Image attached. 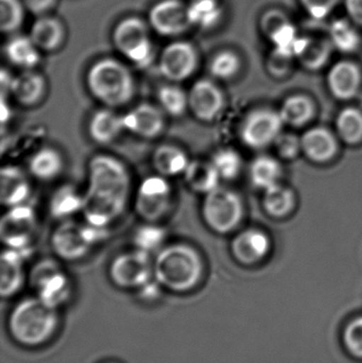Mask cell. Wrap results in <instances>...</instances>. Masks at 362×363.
Returning <instances> with one entry per match:
<instances>
[{
    "label": "cell",
    "instance_id": "12",
    "mask_svg": "<svg viewBox=\"0 0 362 363\" xmlns=\"http://www.w3.org/2000/svg\"><path fill=\"white\" fill-rule=\"evenodd\" d=\"M36 228V215L31 206L10 207L0 222V238L9 249H27Z\"/></svg>",
    "mask_w": 362,
    "mask_h": 363
},
{
    "label": "cell",
    "instance_id": "20",
    "mask_svg": "<svg viewBox=\"0 0 362 363\" xmlns=\"http://www.w3.org/2000/svg\"><path fill=\"white\" fill-rule=\"evenodd\" d=\"M334 49L329 38L301 36L293 46L295 59L308 70H319L324 67L333 55Z\"/></svg>",
    "mask_w": 362,
    "mask_h": 363
},
{
    "label": "cell",
    "instance_id": "47",
    "mask_svg": "<svg viewBox=\"0 0 362 363\" xmlns=\"http://www.w3.org/2000/svg\"><path fill=\"white\" fill-rule=\"evenodd\" d=\"M27 11L35 16L47 15L57 4V0H23Z\"/></svg>",
    "mask_w": 362,
    "mask_h": 363
},
{
    "label": "cell",
    "instance_id": "8",
    "mask_svg": "<svg viewBox=\"0 0 362 363\" xmlns=\"http://www.w3.org/2000/svg\"><path fill=\"white\" fill-rule=\"evenodd\" d=\"M172 204V188L165 177L155 174L144 179L136 192V213L144 221L155 223L163 219Z\"/></svg>",
    "mask_w": 362,
    "mask_h": 363
},
{
    "label": "cell",
    "instance_id": "7",
    "mask_svg": "<svg viewBox=\"0 0 362 363\" xmlns=\"http://www.w3.org/2000/svg\"><path fill=\"white\" fill-rule=\"evenodd\" d=\"M201 211L208 228L217 234L225 235L239 225L244 216V204L235 191L219 186L205 194Z\"/></svg>",
    "mask_w": 362,
    "mask_h": 363
},
{
    "label": "cell",
    "instance_id": "21",
    "mask_svg": "<svg viewBox=\"0 0 362 363\" xmlns=\"http://www.w3.org/2000/svg\"><path fill=\"white\" fill-rule=\"evenodd\" d=\"M302 152L317 164H324L334 159L338 151L335 135L327 128L307 130L301 138Z\"/></svg>",
    "mask_w": 362,
    "mask_h": 363
},
{
    "label": "cell",
    "instance_id": "22",
    "mask_svg": "<svg viewBox=\"0 0 362 363\" xmlns=\"http://www.w3.org/2000/svg\"><path fill=\"white\" fill-rule=\"evenodd\" d=\"M29 36L40 51L53 52L64 44L66 30L64 23L57 17L43 15L32 23Z\"/></svg>",
    "mask_w": 362,
    "mask_h": 363
},
{
    "label": "cell",
    "instance_id": "3",
    "mask_svg": "<svg viewBox=\"0 0 362 363\" xmlns=\"http://www.w3.org/2000/svg\"><path fill=\"white\" fill-rule=\"evenodd\" d=\"M89 93L106 108L125 106L135 95V79L130 68L114 57H102L87 70Z\"/></svg>",
    "mask_w": 362,
    "mask_h": 363
},
{
    "label": "cell",
    "instance_id": "5",
    "mask_svg": "<svg viewBox=\"0 0 362 363\" xmlns=\"http://www.w3.org/2000/svg\"><path fill=\"white\" fill-rule=\"evenodd\" d=\"M150 29L148 21L140 17H125L113 29V44L125 60L137 67H147L154 57Z\"/></svg>",
    "mask_w": 362,
    "mask_h": 363
},
{
    "label": "cell",
    "instance_id": "36",
    "mask_svg": "<svg viewBox=\"0 0 362 363\" xmlns=\"http://www.w3.org/2000/svg\"><path fill=\"white\" fill-rule=\"evenodd\" d=\"M83 196L72 186H63L53 194L49 204L50 213L57 219H65L82 211Z\"/></svg>",
    "mask_w": 362,
    "mask_h": 363
},
{
    "label": "cell",
    "instance_id": "26",
    "mask_svg": "<svg viewBox=\"0 0 362 363\" xmlns=\"http://www.w3.org/2000/svg\"><path fill=\"white\" fill-rule=\"evenodd\" d=\"M189 162L185 151L176 145H161L155 149L152 155V165L155 172L167 179L184 174Z\"/></svg>",
    "mask_w": 362,
    "mask_h": 363
},
{
    "label": "cell",
    "instance_id": "25",
    "mask_svg": "<svg viewBox=\"0 0 362 363\" xmlns=\"http://www.w3.org/2000/svg\"><path fill=\"white\" fill-rule=\"evenodd\" d=\"M125 130L123 115H119L111 108L97 111L89 119V134L97 144L114 142Z\"/></svg>",
    "mask_w": 362,
    "mask_h": 363
},
{
    "label": "cell",
    "instance_id": "11",
    "mask_svg": "<svg viewBox=\"0 0 362 363\" xmlns=\"http://www.w3.org/2000/svg\"><path fill=\"white\" fill-rule=\"evenodd\" d=\"M199 66V52L187 40H174L162 51L159 70L166 80L172 83L183 82L191 78Z\"/></svg>",
    "mask_w": 362,
    "mask_h": 363
},
{
    "label": "cell",
    "instance_id": "15",
    "mask_svg": "<svg viewBox=\"0 0 362 363\" xmlns=\"http://www.w3.org/2000/svg\"><path fill=\"white\" fill-rule=\"evenodd\" d=\"M225 106V96L220 87L210 79H200L188 91V110L203 123L215 121Z\"/></svg>",
    "mask_w": 362,
    "mask_h": 363
},
{
    "label": "cell",
    "instance_id": "29",
    "mask_svg": "<svg viewBox=\"0 0 362 363\" xmlns=\"http://www.w3.org/2000/svg\"><path fill=\"white\" fill-rule=\"evenodd\" d=\"M6 59L12 65L23 70H32L40 61V50L30 36H13L4 47Z\"/></svg>",
    "mask_w": 362,
    "mask_h": 363
},
{
    "label": "cell",
    "instance_id": "16",
    "mask_svg": "<svg viewBox=\"0 0 362 363\" xmlns=\"http://www.w3.org/2000/svg\"><path fill=\"white\" fill-rule=\"evenodd\" d=\"M259 30L272 46L293 51L300 36L298 28L289 15L278 8L268 9L261 14Z\"/></svg>",
    "mask_w": 362,
    "mask_h": 363
},
{
    "label": "cell",
    "instance_id": "46",
    "mask_svg": "<svg viewBox=\"0 0 362 363\" xmlns=\"http://www.w3.org/2000/svg\"><path fill=\"white\" fill-rule=\"evenodd\" d=\"M274 145L278 155L285 160L295 159L302 151L301 138H298L295 134H281L276 138Z\"/></svg>",
    "mask_w": 362,
    "mask_h": 363
},
{
    "label": "cell",
    "instance_id": "10",
    "mask_svg": "<svg viewBox=\"0 0 362 363\" xmlns=\"http://www.w3.org/2000/svg\"><path fill=\"white\" fill-rule=\"evenodd\" d=\"M153 262L150 254L140 250L125 252L113 259L110 277L121 288H142L150 283Z\"/></svg>",
    "mask_w": 362,
    "mask_h": 363
},
{
    "label": "cell",
    "instance_id": "37",
    "mask_svg": "<svg viewBox=\"0 0 362 363\" xmlns=\"http://www.w3.org/2000/svg\"><path fill=\"white\" fill-rule=\"evenodd\" d=\"M336 129L346 144H359L362 140V111L354 106L344 108L336 119Z\"/></svg>",
    "mask_w": 362,
    "mask_h": 363
},
{
    "label": "cell",
    "instance_id": "24",
    "mask_svg": "<svg viewBox=\"0 0 362 363\" xmlns=\"http://www.w3.org/2000/svg\"><path fill=\"white\" fill-rule=\"evenodd\" d=\"M0 199L4 207H14L25 204L30 196V183L25 172L16 166L8 165L2 168L0 174Z\"/></svg>",
    "mask_w": 362,
    "mask_h": 363
},
{
    "label": "cell",
    "instance_id": "30",
    "mask_svg": "<svg viewBox=\"0 0 362 363\" xmlns=\"http://www.w3.org/2000/svg\"><path fill=\"white\" fill-rule=\"evenodd\" d=\"M329 38L334 49L351 55L361 47L362 38L358 26L350 18L335 19L329 28Z\"/></svg>",
    "mask_w": 362,
    "mask_h": 363
},
{
    "label": "cell",
    "instance_id": "23",
    "mask_svg": "<svg viewBox=\"0 0 362 363\" xmlns=\"http://www.w3.org/2000/svg\"><path fill=\"white\" fill-rule=\"evenodd\" d=\"M46 80L42 74L33 70H23L13 77L10 94L21 106L26 108L38 106L46 93Z\"/></svg>",
    "mask_w": 362,
    "mask_h": 363
},
{
    "label": "cell",
    "instance_id": "48",
    "mask_svg": "<svg viewBox=\"0 0 362 363\" xmlns=\"http://www.w3.org/2000/svg\"><path fill=\"white\" fill-rule=\"evenodd\" d=\"M344 8L349 18L362 28V0H344Z\"/></svg>",
    "mask_w": 362,
    "mask_h": 363
},
{
    "label": "cell",
    "instance_id": "1",
    "mask_svg": "<svg viewBox=\"0 0 362 363\" xmlns=\"http://www.w3.org/2000/svg\"><path fill=\"white\" fill-rule=\"evenodd\" d=\"M131 178L123 162L112 155H95L87 169V187L82 213L87 223L106 228L127 206Z\"/></svg>",
    "mask_w": 362,
    "mask_h": 363
},
{
    "label": "cell",
    "instance_id": "35",
    "mask_svg": "<svg viewBox=\"0 0 362 363\" xmlns=\"http://www.w3.org/2000/svg\"><path fill=\"white\" fill-rule=\"evenodd\" d=\"M222 6L219 0H193L188 4L191 25L201 29H212L220 23Z\"/></svg>",
    "mask_w": 362,
    "mask_h": 363
},
{
    "label": "cell",
    "instance_id": "17",
    "mask_svg": "<svg viewBox=\"0 0 362 363\" xmlns=\"http://www.w3.org/2000/svg\"><path fill=\"white\" fill-rule=\"evenodd\" d=\"M123 121L127 131L146 140L159 138L166 125L163 110L147 102L138 104L123 115Z\"/></svg>",
    "mask_w": 362,
    "mask_h": 363
},
{
    "label": "cell",
    "instance_id": "18",
    "mask_svg": "<svg viewBox=\"0 0 362 363\" xmlns=\"http://www.w3.org/2000/svg\"><path fill=\"white\" fill-rule=\"evenodd\" d=\"M271 241L261 230L248 228L236 235L231 243V252L235 259L244 266L259 264L269 253Z\"/></svg>",
    "mask_w": 362,
    "mask_h": 363
},
{
    "label": "cell",
    "instance_id": "28",
    "mask_svg": "<svg viewBox=\"0 0 362 363\" xmlns=\"http://www.w3.org/2000/svg\"><path fill=\"white\" fill-rule=\"evenodd\" d=\"M183 176L191 189L204 196L220 186V176L212 162L191 161Z\"/></svg>",
    "mask_w": 362,
    "mask_h": 363
},
{
    "label": "cell",
    "instance_id": "49",
    "mask_svg": "<svg viewBox=\"0 0 362 363\" xmlns=\"http://www.w3.org/2000/svg\"><path fill=\"white\" fill-rule=\"evenodd\" d=\"M361 106H362V98H361Z\"/></svg>",
    "mask_w": 362,
    "mask_h": 363
},
{
    "label": "cell",
    "instance_id": "32",
    "mask_svg": "<svg viewBox=\"0 0 362 363\" xmlns=\"http://www.w3.org/2000/svg\"><path fill=\"white\" fill-rule=\"evenodd\" d=\"M278 113L285 125H289L291 127H303L314 117V102L307 96L295 94L286 98Z\"/></svg>",
    "mask_w": 362,
    "mask_h": 363
},
{
    "label": "cell",
    "instance_id": "40",
    "mask_svg": "<svg viewBox=\"0 0 362 363\" xmlns=\"http://www.w3.org/2000/svg\"><path fill=\"white\" fill-rule=\"evenodd\" d=\"M27 11L23 0H0V28L4 33L18 31Z\"/></svg>",
    "mask_w": 362,
    "mask_h": 363
},
{
    "label": "cell",
    "instance_id": "34",
    "mask_svg": "<svg viewBox=\"0 0 362 363\" xmlns=\"http://www.w3.org/2000/svg\"><path fill=\"white\" fill-rule=\"evenodd\" d=\"M264 191L263 206L271 217H286L295 208V196L290 188L276 184Z\"/></svg>",
    "mask_w": 362,
    "mask_h": 363
},
{
    "label": "cell",
    "instance_id": "31",
    "mask_svg": "<svg viewBox=\"0 0 362 363\" xmlns=\"http://www.w3.org/2000/svg\"><path fill=\"white\" fill-rule=\"evenodd\" d=\"M64 167L61 153L50 147H44L33 153L29 160L30 174L40 181H52L61 174Z\"/></svg>",
    "mask_w": 362,
    "mask_h": 363
},
{
    "label": "cell",
    "instance_id": "41",
    "mask_svg": "<svg viewBox=\"0 0 362 363\" xmlns=\"http://www.w3.org/2000/svg\"><path fill=\"white\" fill-rule=\"evenodd\" d=\"M210 162L218 172L221 180H234L239 176L242 169V157L234 149H220L213 155Z\"/></svg>",
    "mask_w": 362,
    "mask_h": 363
},
{
    "label": "cell",
    "instance_id": "6",
    "mask_svg": "<svg viewBox=\"0 0 362 363\" xmlns=\"http://www.w3.org/2000/svg\"><path fill=\"white\" fill-rule=\"evenodd\" d=\"M106 228L91 224L64 221L51 235V247L62 259L78 260L84 257L96 243L106 237Z\"/></svg>",
    "mask_w": 362,
    "mask_h": 363
},
{
    "label": "cell",
    "instance_id": "38",
    "mask_svg": "<svg viewBox=\"0 0 362 363\" xmlns=\"http://www.w3.org/2000/svg\"><path fill=\"white\" fill-rule=\"evenodd\" d=\"M157 101L163 112L171 117H181L188 110V93L176 84L159 87Z\"/></svg>",
    "mask_w": 362,
    "mask_h": 363
},
{
    "label": "cell",
    "instance_id": "50",
    "mask_svg": "<svg viewBox=\"0 0 362 363\" xmlns=\"http://www.w3.org/2000/svg\"><path fill=\"white\" fill-rule=\"evenodd\" d=\"M189 1H193V0H189Z\"/></svg>",
    "mask_w": 362,
    "mask_h": 363
},
{
    "label": "cell",
    "instance_id": "4",
    "mask_svg": "<svg viewBox=\"0 0 362 363\" xmlns=\"http://www.w3.org/2000/svg\"><path fill=\"white\" fill-rule=\"evenodd\" d=\"M55 309L40 298L21 301L11 313L10 330L13 337L29 347L46 342L57 330Z\"/></svg>",
    "mask_w": 362,
    "mask_h": 363
},
{
    "label": "cell",
    "instance_id": "44",
    "mask_svg": "<svg viewBox=\"0 0 362 363\" xmlns=\"http://www.w3.org/2000/svg\"><path fill=\"white\" fill-rule=\"evenodd\" d=\"M299 2L310 18L323 21L333 14L341 0H299Z\"/></svg>",
    "mask_w": 362,
    "mask_h": 363
},
{
    "label": "cell",
    "instance_id": "14",
    "mask_svg": "<svg viewBox=\"0 0 362 363\" xmlns=\"http://www.w3.org/2000/svg\"><path fill=\"white\" fill-rule=\"evenodd\" d=\"M148 23L153 31L165 38L182 35L191 27L188 4L182 0H159L148 13Z\"/></svg>",
    "mask_w": 362,
    "mask_h": 363
},
{
    "label": "cell",
    "instance_id": "13",
    "mask_svg": "<svg viewBox=\"0 0 362 363\" xmlns=\"http://www.w3.org/2000/svg\"><path fill=\"white\" fill-rule=\"evenodd\" d=\"M31 281L38 291V298L57 308L67 300L70 284L61 267L51 259L38 262L32 269Z\"/></svg>",
    "mask_w": 362,
    "mask_h": 363
},
{
    "label": "cell",
    "instance_id": "27",
    "mask_svg": "<svg viewBox=\"0 0 362 363\" xmlns=\"http://www.w3.org/2000/svg\"><path fill=\"white\" fill-rule=\"evenodd\" d=\"M1 279L0 291L4 296H11L21 289L25 279L23 274V255L21 251L6 249L2 252Z\"/></svg>",
    "mask_w": 362,
    "mask_h": 363
},
{
    "label": "cell",
    "instance_id": "9",
    "mask_svg": "<svg viewBox=\"0 0 362 363\" xmlns=\"http://www.w3.org/2000/svg\"><path fill=\"white\" fill-rule=\"evenodd\" d=\"M280 113L257 108L247 115L240 125V140L251 149H263L274 144L284 125Z\"/></svg>",
    "mask_w": 362,
    "mask_h": 363
},
{
    "label": "cell",
    "instance_id": "43",
    "mask_svg": "<svg viewBox=\"0 0 362 363\" xmlns=\"http://www.w3.org/2000/svg\"><path fill=\"white\" fill-rule=\"evenodd\" d=\"M295 55L293 50L276 48L273 47L268 57V70L276 77H283L288 74L293 68Z\"/></svg>",
    "mask_w": 362,
    "mask_h": 363
},
{
    "label": "cell",
    "instance_id": "42",
    "mask_svg": "<svg viewBox=\"0 0 362 363\" xmlns=\"http://www.w3.org/2000/svg\"><path fill=\"white\" fill-rule=\"evenodd\" d=\"M165 239V232L163 228L154 225L153 223L147 224L138 228L134 235V245L136 249L150 254L163 245Z\"/></svg>",
    "mask_w": 362,
    "mask_h": 363
},
{
    "label": "cell",
    "instance_id": "39",
    "mask_svg": "<svg viewBox=\"0 0 362 363\" xmlns=\"http://www.w3.org/2000/svg\"><path fill=\"white\" fill-rule=\"evenodd\" d=\"M242 69V59L234 50L219 51L215 53L208 64V72L217 80L227 81L237 76Z\"/></svg>",
    "mask_w": 362,
    "mask_h": 363
},
{
    "label": "cell",
    "instance_id": "33",
    "mask_svg": "<svg viewBox=\"0 0 362 363\" xmlns=\"http://www.w3.org/2000/svg\"><path fill=\"white\" fill-rule=\"evenodd\" d=\"M282 167L278 160L269 155H261L253 160L249 168V177L254 187L266 190L278 184Z\"/></svg>",
    "mask_w": 362,
    "mask_h": 363
},
{
    "label": "cell",
    "instance_id": "2",
    "mask_svg": "<svg viewBox=\"0 0 362 363\" xmlns=\"http://www.w3.org/2000/svg\"><path fill=\"white\" fill-rule=\"evenodd\" d=\"M203 260L189 245L174 243L163 247L153 260L155 281L174 292L191 291L203 277Z\"/></svg>",
    "mask_w": 362,
    "mask_h": 363
},
{
    "label": "cell",
    "instance_id": "19",
    "mask_svg": "<svg viewBox=\"0 0 362 363\" xmlns=\"http://www.w3.org/2000/svg\"><path fill=\"white\" fill-rule=\"evenodd\" d=\"M327 86L334 97L351 100L358 95L361 86V67L351 60H341L327 72Z\"/></svg>",
    "mask_w": 362,
    "mask_h": 363
},
{
    "label": "cell",
    "instance_id": "45",
    "mask_svg": "<svg viewBox=\"0 0 362 363\" xmlns=\"http://www.w3.org/2000/svg\"><path fill=\"white\" fill-rule=\"evenodd\" d=\"M344 341L348 351L362 359V315L352 320L344 328Z\"/></svg>",
    "mask_w": 362,
    "mask_h": 363
}]
</instances>
